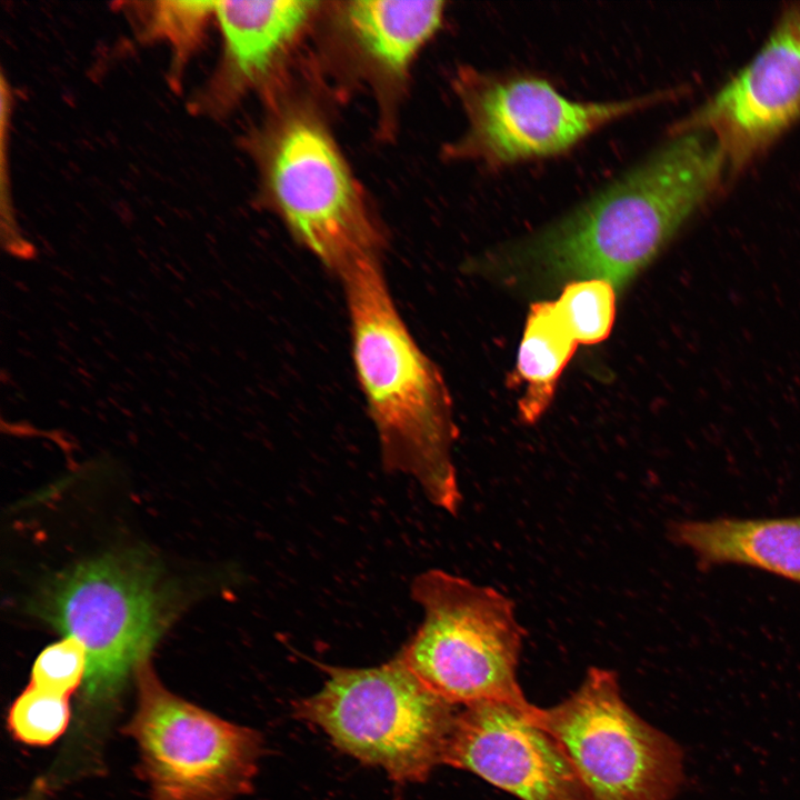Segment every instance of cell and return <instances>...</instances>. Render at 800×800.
Masks as SVG:
<instances>
[{"label": "cell", "instance_id": "obj_1", "mask_svg": "<svg viewBox=\"0 0 800 800\" xmlns=\"http://www.w3.org/2000/svg\"><path fill=\"white\" fill-rule=\"evenodd\" d=\"M728 171L708 133H672L594 196L512 249L552 276L621 289L718 190Z\"/></svg>", "mask_w": 800, "mask_h": 800}, {"label": "cell", "instance_id": "obj_2", "mask_svg": "<svg viewBox=\"0 0 800 800\" xmlns=\"http://www.w3.org/2000/svg\"><path fill=\"white\" fill-rule=\"evenodd\" d=\"M341 279L356 373L383 468L411 476L434 506L457 514L462 500L451 454L457 434L444 381L398 312L380 260L362 261Z\"/></svg>", "mask_w": 800, "mask_h": 800}, {"label": "cell", "instance_id": "obj_3", "mask_svg": "<svg viewBox=\"0 0 800 800\" xmlns=\"http://www.w3.org/2000/svg\"><path fill=\"white\" fill-rule=\"evenodd\" d=\"M261 196L293 238L340 278L380 260L381 229L320 110L277 96L250 140Z\"/></svg>", "mask_w": 800, "mask_h": 800}, {"label": "cell", "instance_id": "obj_4", "mask_svg": "<svg viewBox=\"0 0 800 800\" xmlns=\"http://www.w3.org/2000/svg\"><path fill=\"white\" fill-rule=\"evenodd\" d=\"M411 597L423 620L398 654L429 689L453 706L532 707L518 681L524 631L510 598L439 569L420 573Z\"/></svg>", "mask_w": 800, "mask_h": 800}, {"label": "cell", "instance_id": "obj_5", "mask_svg": "<svg viewBox=\"0 0 800 800\" xmlns=\"http://www.w3.org/2000/svg\"><path fill=\"white\" fill-rule=\"evenodd\" d=\"M296 717L321 728L340 750L398 782H421L442 763L454 706L429 689L397 654L373 668L326 667Z\"/></svg>", "mask_w": 800, "mask_h": 800}, {"label": "cell", "instance_id": "obj_6", "mask_svg": "<svg viewBox=\"0 0 800 800\" xmlns=\"http://www.w3.org/2000/svg\"><path fill=\"white\" fill-rule=\"evenodd\" d=\"M36 612L87 652L84 706L103 711L148 661L168 614L159 570L126 552L87 561L53 579Z\"/></svg>", "mask_w": 800, "mask_h": 800}, {"label": "cell", "instance_id": "obj_7", "mask_svg": "<svg viewBox=\"0 0 800 800\" xmlns=\"http://www.w3.org/2000/svg\"><path fill=\"white\" fill-rule=\"evenodd\" d=\"M530 716L566 754L583 800H674L683 784L681 748L627 704L611 670L590 668L567 699Z\"/></svg>", "mask_w": 800, "mask_h": 800}, {"label": "cell", "instance_id": "obj_8", "mask_svg": "<svg viewBox=\"0 0 800 800\" xmlns=\"http://www.w3.org/2000/svg\"><path fill=\"white\" fill-rule=\"evenodd\" d=\"M467 127L444 157L489 169L561 154L604 126L654 104L668 93L610 101H574L528 74H497L470 66L452 79Z\"/></svg>", "mask_w": 800, "mask_h": 800}, {"label": "cell", "instance_id": "obj_9", "mask_svg": "<svg viewBox=\"0 0 800 800\" xmlns=\"http://www.w3.org/2000/svg\"><path fill=\"white\" fill-rule=\"evenodd\" d=\"M138 698L126 732L139 750L149 800H233L252 790L263 739L180 698L149 661L136 671Z\"/></svg>", "mask_w": 800, "mask_h": 800}, {"label": "cell", "instance_id": "obj_10", "mask_svg": "<svg viewBox=\"0 0 800 800\" xmlns=\"http://www.w3.org/2000/svg\"><path fill=\"white\" fill-rule=\"evenodd\" d=\"M800 119V2L790 4L753 59L672 133L701 131L737 172Z\"/></svg>", "mask_w": 800, "mask_h": 800}, {"label": "cell", "instance_id": "obj_11", "mask_svg": "<svg viewBox=\"0 0 800 800\" xmlns=\"http://www.w3.org/2000/svg\"><path fill=\"white\" fill-rule=\"evenodd\" d=\"M504 702L457 712L442 763L470 771L520 800H583L557 741L530 716Z\"/></svg>", "mask_w": 800, "mask_h": 800}, {"label": "cell", "instance_id": "obj_12", "mask_svg": "<svg viewBox=\"0 0 800 800\" xmlns=\"http://www.w3.org/2000/svg\"><path fill=\"white\" fill-rule=\"evenodd\" d=\"M321 6L303 0L216 1L223 53L206 106L222 111L249 92L266 91L322 11Z\"/></svg>", "mask_w": 800, "mask_h": 800}, {"label": "cell", "instance_id": "obj_13", "mask_svg": "<svg viewBox=\"0 0 800 800\" xmlns=\"http://www.w3.org/2000/svg\"><path fill=\"white\" fill-rule=\"evenodd\" d=\"M329 13L331 34L352 72L388 99L403 89L418 54L440 29L444 2L351 0L333 3Z\"/></svg>", "mask_w": 800, "mask_h": 800}, {"label": "cell", "instance_id": "obj_14", "mask_svg": "<svg viewBox=\"0 0 800 800\" xmlns=\"http://www.w3.org/2000/svg\"><path fill=\"white\" fill-rule=\"evenodd\" d=\"M668 534L691 551L700 570L737 564L800 584V514L680 520Z\"/></svg>", "mask_w": 800, "mask_h": 800}, {"label": "cell", "instance_id": "obj_15", "mask_svg": "<svg viewBox=\"0 0 800 800\" xmlns=\"http://www.w3.org/2000/svg\"><path fill=\"white\" fill-rule=\"evenodd\" d=\"M578 344L554 301L530 307L516 364V374L526 384L519 401V412L526 422H536L549 408L559 378Z\"/></svg>", "mask_w": 800, "mask_h": 800}, {"label": "cell", "instance_id": "obj_16", "mask_svg": "<svg viewBox=\"0 0 800 800\" xmlns=\"http://www.w3.org/2000/svg\"><path fill=\"white\" fill-rule=\"evenodd\" d=\"M149 40L167 42L173 52V73L182 69L201 44L206 29L216 17V1H152L133 4Z\"/></svg>", "mask_w": 800, "mask_h": 800}, {"label": "cell", "instance_id": "obj_17", "mask_svg": "<svg viewBox=\"0 0 800 800\" xmlns=\"http://www.w3.org/2000/svg\"><path fill=\"white\" fill-rule=\"evenodd\" d=\"M554 302L579 344H594L610 334L616 310V288L610 282L573 280Z\"/></svg>", "mask_w": 800, "mask_h": 800}, {"label": "cell", "instance_id": "obj_18", "mask_svg": "<svg viewBox=\"0 0 800 800\" xmlns=\"http://www.w3.org/2000/svg\"><path fill=\"white\" fill-rule=\"evenodd\" d=\"M69 698L29 684L12 702L8 728L12 736L29 746H49L69 726Z\"/></svg>", "mask_w": 800, "mask_h": 800}, {"label": "cell", "instance_id": "obj_19", "mask_svg": "<svg viewBox=\"0 0 800 800\" xmlns=\"http://www.w3.org/2000/svg\"><path fill=\"white\" fill-rule=\"evenodd\" d=\"M87 662L83 646L71 637H64L38 654L31 669L30 684L69 698L84 681Z\"/></svg>", "mask_w": 800, "mask_h": 800}, {"label": "cell", "instance_id": "obj_20", "mask_svg": "<svg viewBox=\"0 0 800 800\" xmlns=\"http://www.w3.org/2000/svg\"><path fill=\"white\" fill-rule=\"evenodd\" d=\"M18 800H48L43 792H40L39 790H33L23 798H20Z\"/></svg>", "mask_w": 800, "mask_h": 800}, {"label": "cell", "instance_id": "obj_21", "mask_svg": "<svg viewBox=\"0 0 800 800\" xmlns=\"http://www.w3.org/2000/svg\"><path fill=\"white\" fill-rule=\"evenodd\" d=\"M396 800H399V799H396Z\"/></svg>", "mask_w": 800, "mask_h": 800}]
</instances>
